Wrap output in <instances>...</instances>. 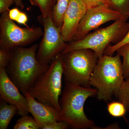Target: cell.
I'll return each instance as SVG.
<instances>
[{"label":"cell","instance_id":"1","mask_svg":"<svg viewBox=\"0 0 129 129\" xmlns=\"http://www.w3.org/2000/svg\"><path fill=\"white\" fill-rule=\"evenodd\" d=\"M39 45L19 47L11 51V60L6 68L9 78L25 96L35 81L48 69L50 64L41 63L36 54Z\"/></svg>","mask_w":129,"mask_h":129},{"label":"cell","instance_id":"2","mask_svg":"<svg viewBox=\"0 0 129 129\" xmlns=\"http://www.w3.org/2000/svg\"><path fill=\"white\" fill-rule=\"evenodd\" d=\"M65 83L59 100L58 121L67 122L73 129H92L95 125L94 122L86 117L84 107L89 98L96 95V89Z\"/></svg>","mask_w":129,"mask_h":129},{"label":"cell","instance_id":"3","mask_svg":"<svg viewBox=\"0 0 129 129\" xmlns=\"http://www.w3.org/2000/svg\"><path fill=\"white\" fill-rule=\"evenodd\" d=\"M124 80L121 57L104 54L98 58L89 84L97 91L98 99L108 101L117 95Z\"/></svg>","mask_w":129,"mask_h":129},{"label":"cell","instance_id":"4","mask_svg":"<svg viewBox=\"0 0 129 129\" xmlns=\"http://www.w3.org/2000/svg\"><path fill=\"white\" fill-rule=\"evenodd\" d=\"M129 18L123 16L106 27L88 34L79 40L70 42L61 53L77 49H89L94 51L99 58L101 57L111 43L116 44L125 36L129 30V23L127 22Z\"/></svg>","mask_w":129,"mask_h":129},{"label":"cell","instance_id":"5","mask_svg":"<svg viewBox=\"0 0 129 129\" xmlns=\"http://www.w3.org/2000/svg\"><path fill=\"white\" fill-rule=\"evenodd\" d=\"M63 75L60 54L53 59L48 69L37 79L27 92L38 101L53 107L59 113Z\"/></svg>","mask_w":129,"mask_h":129},{"label":"cell","instance_id":"6","mask_svg":"<svg viewBox=\"0 0 129 129\" xmlns=\"http://www.w3.org/2000/svg\"><path fill=\"white\" fill-rule=\"evenodd\" d=\"M65 83L90 87V78L99 57L89 49L61 53Z\"/></svg>","mask_w":129,"mask_h":129},{"label":"cell","instance_id":"7","mask_svg":"<svg viewBox=\"0 0 129 129\" xmlns=\"http://www.w3.org/2000/svg\"><path fill=\"white\" fill-rule=\"evenodd\" d=\"M8 12L2 14L0 18L1 49L11 51L34 43L43 36L44 30L40 27L22 28L10 18Z\"/></svg>","mask_w":129,"mask_h":129},{"label":"cell","instance_id":"8","mask_svg":"<svg viewBox=\"0 0 129 129\" xmlns=\"http://www.w3.org/2000/svg\"><path fill=\"white\" fill-rule=\"evenodd\" d=\"M37 20L43 26L44 34L39 45L36 56L41 63L50 64L53 59L61 54L67 46L61 30L53 23L51 16H38Z\"/></svg>","mask_w":129,"mask_h":129},{"label":"cell","instance_id":"9","mask_svg":"<svg viewBox=\"0 0 129 129\" xmlns=\"http://www.w3.org/2000/svg\"><path fill=\"white\" fill-rule=\"evenodd\" d=\"M123 16L116 9L107 5L88 9L79 24L73 41L81 39L101 25L109 21H117Z\"/></svg>","mask_w":129,"mask_h":129},{"label":"cell","instance_id":"10","mask_svg":"<svg viewBox=\"0 0 129 129\" xmlns=\"http://www.w3.org/2000/svg\"><path fill=\"white\" fill-rule=\"evenodd\" d=\"M1 99L16 106L21 116L29 113L27 100L8 76L6 68H0Z\"/></svg>","mask_w":129,"mask_h":129},{"label":"cell","instance_id":"11","mask_svg":"<svg viewBox=\"0 0 129 129\" xmlns=\"http://www.w3.org/2000/svg\"><path fill=\"white\" fill-rule=\"evenodd\" d=\"M81 0H70L63 16L61 33L66 42L73 40L79 24L87 10Z\"/></svg>","mask_w":129,"mask_h":129},{"label":"cell","instance_id":"12","mask_svg":"<svg viewBox=\"0 0 129 129\" xmlns=\"http://www.w3.org/2000/svg\"><path fill=\"white\" fill-rule=\"evenodd\" d=\"M25 96L27 100L29 112L33 115L40 129L55 121H58L59 112L52 106L38 101L28 92Z\"/></svg>","mask_w":129,"mask_h":129},{"label":"cell","instance_id":"13","mask_svg":"<svg viewBox=\"0 0 129 129\" xmlns=\"http://www.w3.org/2000/svg\"><path fill=\"white\" fill-rule=\"evenodd\" d=\"M0 104V129H7L14 115L18 112L16 106L1 99Z\"/></svg>","mask_w":129,"mask_h":129},{"label":"cell","instance_id":"14","mask_svg":"<svg viewBox=\"0 0 129 129\" xmlns=\"http://www.w3.org/2000/svg\"><path fill=\"white\" fill-rule=\"evenodd\" d=\"M70 0H57L51 16L55 25L61 30L63 16L68 8Z\"/></svg>","mask_w":129,"mask_h":129},{"label":"cell","instance_id":"15","mask_svg":"<svg viewBox=\"0 0 129 129\" xmlns=\"http://www.w3.org/2000/svg\"><path fill=\"white\" fill-rule=\"evenodd\" d=\"M32 5L39 8L42 16L44 17L51 16L57 0H29Z\"/></svg>","mask_w":129,"mask_h":129},{"label":"cell","instance_id":"16","mask_svg":"<svg viewBox=\"0 0 129 129\" xmlns=\"http://www.w3.org/2000/svg\"><path fill=\"white\" fill-rule=\"evenodd\" d=\"M116 52L123 58V76L124 79H126L129 76V44L119 48Z\"/></svg>","mask_w":129,"mask_h":129},{"label":"cell","instance_id":"17","mask_svg":"<svg viewBox=\"0 0 129 129\" xmlns=\"http://www.w3.org/2000/svg\"><path fill=\"white\" fill-rule=\"evenodd\" d=\"M14 129H39V125L34 118L28 115L22 116L13 127Z\"/></svg>","mask_w":129,"mask_h":129},{"label":"cell","instance_id":"18","mask_svg":"<svg viewBox=\"0 0 129 129\" xmlns=\"http://www.w3.org/2000/svg\"><path fill=\"white\" fill-rule=\"evenodd\" d=\"M107 110L109 114L114 117H124L127 111L124 104L119 101L108 103Z\"/></svg>","mask_w":129,"mask_h":129},{"label":"cell","instance_id":"19","mask_svg":"<svg viewBox=\"0 0 129 129\" xmlns=\"http://www.w3.org/2000/svg\"><path fill=\"white\" fill-rule=\"evenodd\" d=\"M117 96L119 101L124 104L129 112V76L124 79Z\"/></svg>","mask_w":129,"mask_h":129},{"label":"cell","instance_id":"20","mask_svg":"<svg viewBox=\"0 0 129 129\" xmlns=\"http://www.w3.org/2000/svg\"><path fill=\"white\" fill-rule=\"evenodd\" d=\"M113 8L129 17V0H111Z\"/></svg>","mask_w":129,"mask_h":129},{"label":"cell","instance_id":"21","mask_svg":"<svg viewBox=\"0 0 129 129\" xmlns=\"http://www.w3.org/2000/svg\"><path fill=\"white\" fill-rule=\"evenodd\" d=\"M129 44V30L125 36L120 41L113 45L109 46L104 51V55L113 56L117 50L121 47Z\"/></svg>","mask_w":129,"mask_h":129},{"label":"cell","instance_id":"22","mask_svg":"<svg viewBox=\"0 0 129 129\" xmlns=\"http://www.w3.org/2000/svg\"><path fill=\"white\" fill-rule=\"evenodd\" d=\"M87 7V9L92 8L101 5L108 6L113 8L111 0H81Z\"/></svg>","mask_w":129,"mask_h":129},{"label":"cell","instance_id":"23","mask_svg":"<svg viewBox=\"0 0 129 129\" xmlns=\"http://www.w3.org/2000/svg\"><path fill=\"white\" fill-rule=\"evenodd\" d=\"M11 56V51L0 49V68H6Z\"/></svg>","mask_w":129,"mask_h":129},{"label":"cell","instance_id":"24","mask_svg":"<svg viewBox=\"0 0 129 129\" xmlns=\"http://www.w3.org/2000/svg\"><path fill=\"white\" fill-rule=\"evenodd\" d=\"M70 127V125L67 122L56 121L45 125L42 129H67Z\"/></svg>","mask_w":129,"mask_h":129},{"label":"cell","instance_id":"25","mask_svg":"<svg viewBox=\"0 0 129 129\" xmlns=\"http://www.w3.org/2000/svg\"><path fill=\"white\" fill-rule=\"evenodd\" d=\"M15 0H0V13L9 11V8L15 3Z\"/></svg>","mask_w":129,"mask_h":129},{"label":"cell","instance_id":"26","mask_svg":"<svg viewBox=\"0 0 129 129\" xmlns=\"http://www.w3.org/2000/svg\"><path fill=\"white\" fill-rule=\"evenodd\" d=\"M21 12L17 8H13L12 9H9V12H8V15H9V18L12 21L16 22V20L18 18Z\"/></svg>","mask_w":129,"mask_h":129},{"label":"cell","instance_id":"27","mask_svg":"<svg viewBox=\"0 0 129 129\" xmlns=\"http://www.w3.org/2000/svg\"><path fill=\"white\" fill-rule=\"evenodd\" d=\"M28 18L27 16L25 13L21 12L18 18L16 20V22L17 23L25 25L26 27H29L27 24Z\"/></svg>","mask_w":129,"mask_h":129},{"label":"cell","instance_id":"28","mask_svg":"<svg viewBox=\"0 0 129 129\" xmlns=\"http://www.w3.org/2000/svg\"><path fill=\"white\" fill-rule=\"evenodd\" d=\"M120 127H119V125L117 123H114L113 124L109 125L108 126H107V127H105V128H103L102 129H120Z\"/></svg>","mask_w":129,"mask_h":129},{"label":"cell","instance_id":"29","mask_svg":"<svg viewBox=\"0 0 129 129\" xmlns=\"http://www.w3.org/2000/svg\"><path fill=\"white\" fill-rule=\"evenodd\" d=\"M22 2L23 0H15V5L17 6L21 7V8H23L24 6Z\"/></svg>","mask_w":129,"mask_h":129}]
</instances>
